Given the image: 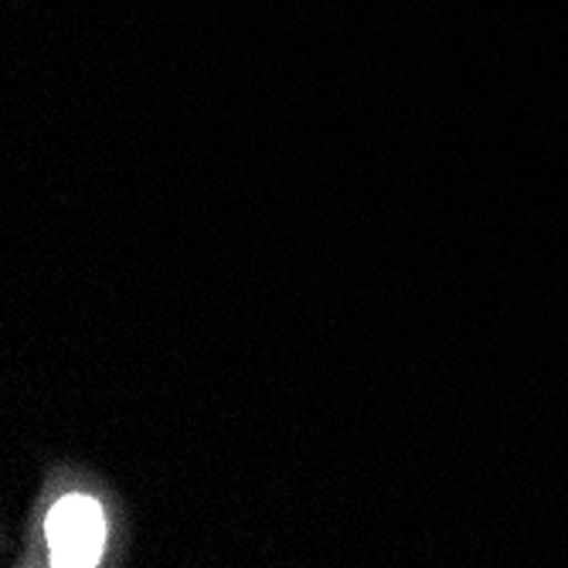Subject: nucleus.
<instances>
[{"instance_id": "nucleus-1", "label": "nucleus", "mask_w": 568, "mask_h": 568, "mask_svg": "<svg viewBox=\"0 0 568 568\" xmlns=\"http://www.w3.org/2000/svg\"><path fill=\"white\" fill-rule=\"evenodd\" d=\"M44 535L55 565H95L106 548V518L92 497H65L51 507Z\"/></svg>"}]
</instances>
